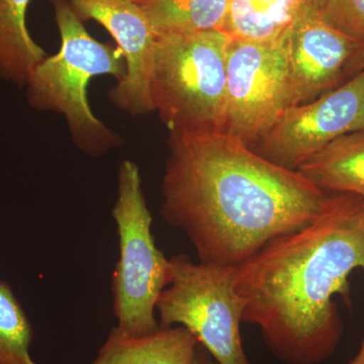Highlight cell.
I'll list each match as a JSON object with an SVG mask.
<instances>
[{
    "mask_svg": "<svg viewBox=\"0 0 364 364\" xmlns=\"http://www.w3.org/2000/svg\"><path fill=\"white\" fill-rule=\"evenodd\" d=\"M364 70V44L359 46L358 51L352 56L348 67H347V77L352 76Z\"/></svg>",
    "mask_w": 364,
    "mask_h": 364,
    "instance_id": "cell-18",
    "label": "cell"
},
{
    "mask_svg": "<svg viewBox=\"0 0 364 364\" xmlns=\"http://www.w3.org/2000/svg\"><path fill=\"white\" fill-rule=\"evenodd\" d=\"M230 43L220 31L157 37L151 100L169 132H224Z\"/></svg>",
    "mask_w": 364,
    "mask_h": 364,
    "instance_id": "cell-4",
    "label": "cell"
},
{
    "mask_svg": "<svg viewBox=\"0 0 364 364\" xmlns=\"http://www.w3.org/2000/svg\"><path fill=\"white\" fill-rule=\"evenodd\" d=\"M305 0H230L224 33L232 40L267 43L284 37Z\"/></svg>",
    "mask_w": 364,
    "mask_h": 364,
    "instance_id": "cell-14",
    "label": "cell"
},
{
    "mask_svg": "<svg viewBox=\"0 0 364 364\" xmlns=\"http://www.w3.org/2000/svg\"><path fill=\"white\" fill-rule=\"evenodd\" d=\"M52 4L61 45L56 55H48L31 72L26 100L33 109L61 114L79 149L102 156L121 145L122 139L91 111L88 85L98 75L114 76L121 82L126 61L119 48L91 37L68 0Z\"/></svg>",
    "mask_w": 364,
    "mask_h": 364,
    "instance_id": "cell-3",
    "label": "cell"
},
{
    "mask_svg": "<svg viewBox=\"0 0 364 364\" xmlns=\"http://www.w3.org/2000/svg\"><path fill=\"white\" fill-rule=\"evenodd\" d=\"M112 213L119 237V256L112 279L117 327L134 336L151 334L159 329L156 304L168 284V259L155 243L140 169L131 160L119 165Z\"/></svg>",
    "mask_w": 364,
    "mask_h": 364,
    "instance_id": "cell-5",
    "label": "cell"
},
{
    "mask_svg": "<svg viewBox=\"0 0 364 364\" xmlns=\"http://www.w3.org/2000/svg\"><path fill=\"white\" fill-rule=\"evenodd\" d=\"M306 4H311V6L317 7V9H322V7L324 6L325 2L327 0H305Z\"/></svg>",
    "mask_w": 364,
    "mask_h": 364,
    "instance_id": "cell-21",
    "label": "cell"
},
{
    "mask_svg": "<svg viewBox=\"0 0 364 364\" xmlns=\"http://www.w3.org/2000/svg\"><path fill=\"white\" fill-rule=\"evenodd\" d=\"M291 105L287 32L273 42L231 39L223 133L251 148Z\"/></svg>",
    "mask_w": 364,
    "mask_h": 364,
    "instance_id": "cell-7",
    "label": "cell"
},
{
    "mask_svg": "<svg viewBox=\"0 0 364 364\" xmlns=\"http://www.w3.org/2000/svg\"><path fill=\"white\" fill-rule=\"evenodd\" d=\"M364 131V70L312 102L287 107L251 149L298 170L340 136Z\"/></svg>",
    "mask_w": 364,
    "mask_h": 364,
    "instance_id": "cell-8",
    "label": "cell"
},
{
    "mask_svg": "<svg viewBox=\"0 0 364 364\" xmlns=\"http://www.w3.org/2000/svg\"><path fill=\"white\" fill-rule=\"evenodd\" d=\"M321 16L332 28L364 44V0H327Z\"/></svg>",
    "mask_w": 364,
    "mask_h": 364,
    "instance_id": "cell-17",
    "label": "cell"
},
{
    "mask_svg": "<svg viewBox=\"0 0 364 364\" xmlns=\"http://www.w3.org/2000/svg\"><path fill=\"white\" fill-rule=\"evenodd\" d=\"M124 1H129V2H133V4H141V2H143L144 0H124Z\"/></svg>",
    "mask_w": 364,
    "mask_h": 364,
    "instance_id": "cell-22",
    "label": "cell"
},
{
    "mask_svg": "<svg viewBox=\"0 0 364 364\" xmlns=\"http://www.w3.org/2000/svg\"><path fill=\"white\" fill-rule=\"evenodd\" d=\"M230 0H144L139 4L147 14L157 37L224 32Z\"/></svg>",
    "mask_w": 364,
    "mask_h": 364,
    "instance_id": "cell-15",
    "label": "cell"
},
{
    "mask_svg": "<svg viewBox=\"0 0 364 364\" xmlns=\"http://www.w3.org/2000/svg\"><path fill=\"white\" fill-rule=\"evenodd\" d=\"M233 265L195 262L186 254L168 259V284L156 304L160 328L181 326L218 364H253L240 326L245 303L235 287Z\"/></svg>",
    "mask_w": 364,
    "mask_h": 364,
    "instance_id": "cell-6",
    "label": "cell"
},
{
    "mask_svg": "<svg viewBox=\"0 0 364 364\" xmlns=\"http://www.w3.org/2000/svg\"><path fill=\"white\" fill-rule=\"evenodd\" d=\"M198 346V339L181 326L159 327L143 336L114 327L90 364H191Z\"/></svg>",
    "mask_w": 364,
    "mask_h": 364,
    "instance_id": "cell-11",
    "label": "cell"
},
{
    "mask_svg": "<svg viewBox=\"0 0 364 364\" xmlns=\"http://www.w3.org/2000/svg\"><path fill=\"white\" fill-rule=\"evenodd\" d=\"M82 21H95L116 40L127 73L109 92L112 104L131 116L154 112L151 80L157 36L142 7L124 0H68Z\"/></svg>",
    "mask_w": 364,
    "mask_h": 364,
    "instance_id": "cell-9",
    "label": "cell"
},
{
    "mask_svg": "<svg viewBox=\"0 0 364 364\" xmlns=\"http://www.w3.org/2000/svg\"><path fill=\"white\" fill-rule=\"evenodd\" d=\"M348 364H364V333L363 343H361L360 349H359L358 353L356 354L355 358L352 359L350 363Z\"/></svg>",
    "mask_w": 364,
    "mask_h": 364,
    "instance_id": "cell-20",
    "label": "cell"
},
{
    "mask_svg": "<svg viewBox=\"0 0 364 364\" xmlns=\"http://www.w3.org/2000/svg\"><path fill=\"white\" fill-rule=\"evenodd\" d=\"M355 269L364 270V198L329 193L312 222L237 265L243 323L259 327L282 363H322L343 335L334 296L348 298V277Z\"/></svg>",
    "mask_w": 364,
    "mask_h": 364,
    "instance_id": "cell-2",
    "label": "cell"
},
{
    "mask_svg": "<svg viewBox=\"0 0 364 364\" xmlns=\"http://www.w3.org/2000/svg\"><path fill=\"white\" fill-rule=\"evenodd\" d=\"M360 45L328 25L320 9L305 2L287 30L293 105L312 102L345 82Z\"/></svg>",
    "mask_w": 364,
    "mask_h": 364,
    "instance_id": "cell-10",
    "label": "cell"
},
{
    "mask_svg": "<svg viewBox=\"0 0 364 364\" xmlns=\"http://www.w3.org/2000/svg\"><path fill=\"white\" fill-rule=\"evenodd\" d=\"M298 170L326 193L364 198V131L340 136Z\"/></svg>",
    "mask_w": 364,
    "mask_h": 364,
    "instance_id": "cell-12",
    "label": "cell"
},
{
    "mask_svg": "<svg viewBox=\"0 0 364 364\" xmlns=\"http://www.w3.org/2000/svg\"><path fill=\"white\" fill-rule=\"evenodd\" d=\"M168 148L160 214L200 262L241 264L312 222L329 196L222 132H170Z\"/></svg>",
    "mask_w": 364,
    "mask_h": 364,
    "instance_id": "cell-1",
    "label": "cell"
},
{
    "mask_svg": "<svg viewBox=\"0 0 364 364\" xmlns=\"http://www.w3.org/2000/svg\"><path fill=\"white\" fill-rule=\"evenodd\" d=\"M32 0H0V80L25 86L31 72L48 56L26 26Z\"/></svg>",
    "mask_w": 364,
    "mask_h": 364,
    "instance_id": "cell-13",
    "label": "cell"
},
{
    "mask_svg": "<svg viewBox=\"0 0 364 364\" xmlns=\"http://www.w3.org/2000/svg\"><path fill=\"white\" fill-rule=\"evenodd\" d=\"M191 364H218L215 363V359L210 356L205 348L198 343V348H196V356L193 358V363Z\"/></svg>",
    "mask_w": 364,
    "mask_h": 364,
    "instance_id": "cell-19",
    "label": "cell"
},
{
    "mask_svg": "<svg viewBox=\"0 0 364 364\" xmlns=\"http://www.w3.org/2000/svg\"><path fill=\"white\" fill-rule=\"evenodd\" d=\"M33 330L7 282H0V364H38L31 356Z\"/></svg>",
    "mask_w": 364,
    "mask_h": 364,
    "instance_id": "cell-16",
    "label": "cell"
}]
</instances>
